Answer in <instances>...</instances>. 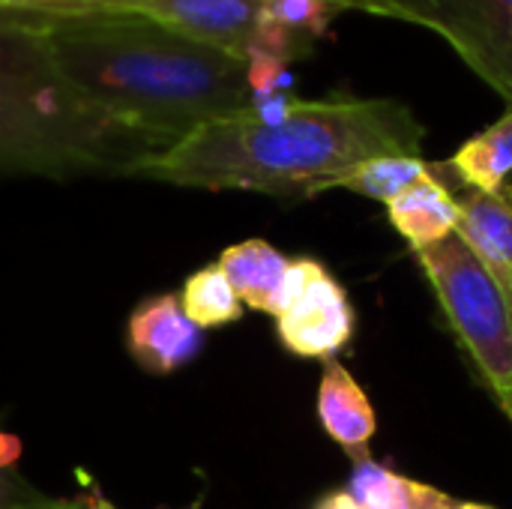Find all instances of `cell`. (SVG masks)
Listing matches in <instances>:
<instances>
[{
    "instance_id": "22",
    "label": "cell",
    "mask_w": 512,
    "mask_h": 509,
    "mask_svg": "<svg viewBox=\"0 0 512 509\" xmlns=\"http://www.w3.org/2000/svg\"><path fill=\"white\" fill-rule=\"evenodd\" d=\"M75 509H117L105 495H102V489L99 486H87V492L84 495H78L75 501Z\"/></svg>"
},
{
    "instance_id": "3",
    "label": "cell",
    "mask_w": 512,
    "mask_h": 509,
    "mask_svg": "<svg viewBox=\"0 0 512 509\" xmlns=\"http://www.w3.org/2000/svg\"><path fill=\"white\" fill-rule=\"evenodd\" d=\"M162 147L84 99L57 72L39 33L0 24V174L132 177Z\"/></svg>"
},
{
    "instance_id": "15",
    "label": "cell",
    "mask_w": 512,
    "mask_h": 509,
    "mask_svg": "<svg viewBox=\"0 0 512 509\" xmlns=\"http://www.w3.org/2000/svg\"><path fill=\"white\" fill-rule=\"evenodd\" d=\"M432 168H435V162H426L423 156H399V153L375 156V159H366L363 165L351 168L345 177H339L333 189H348L354 195L390 204L405 189H411L417 180L429 177Z\"/></svg>"
},
{
    "instance_id": "4",
    "label": "cell",
    "mask_w": 512,
    "mask_h": 509,
    "mask_svg": "<svg viewBox=\"0 0 512 509\" xmlns=\"http://www.w3.org/2000/svg\"><path fill=\"white\" fill-rule=\"evenodd\" d=\"M417 261L465 354L504 411L512 402V297L459 234L420 249Z\"/></svg>"
},
{
    "instance_id": "5",
    "label": "cell",
    "mask_w": 512,
    "mask_h": 509,
    "mask_svg": "<svg viewBox=\"0 0 512 509\" xmlns=\"http://www.w3.org/2000/svg\"><path fill=\"white\" fill-rule=\"evenodd\" d=\"M60 21H141L249 57L261 36L264 0H45L0 9V24Z\"/></svg>"
},
{
    "instance_id": "23",
    "label": "cell",
    "mask_w": 512,
    "mask_h": 509,
    "mask_svg": "<svg viewBox=\"0 0 512 509\" xmlns=\"http://www.w3.org/2000/svg\"><path fill=\"white\" fill-rule=\"evenodd\" d=\"M24 509H75L72 501H39V504H33V507H24Z\"/></svg>"
},
{
    "instance_id": "26",
    "label": "cell",
    "mask_w": 512,
    "mask_h": 509,
    "mask_svg": "<svg viewBox=\"0 0 512 509\" xmlns=\"http://www.w3.org/2000/svg\"><path fill=\"white\" fill-rule=\"evenodd\" d=\"M408 3H411V6H417V9H420V0H408ZM420 15H423V12H420ZM423 18H426V15H423ZM426 24H429V21H426Z\"/></svg>"
},
{
    "instance_id": "7",
    "label": "cell",
    "mask_w": 512,
    "mask_h": 509,
    "mask_svg": "<svg viewBox=\"0 0 512 509\" xmlns=\"http://www.w3.org/2000/svg\"><path fill=\"white\" fill-rule=\"evenodd\" d=\"M357 315L345 285L324 267L276 318L279 345L303 360H336L354 339Z\"/></svg>"
},
{
    "instance_id": "21",
    "label": "cell",
    "mask_w": 512,
    "mask_h": 509,
    "mask_svg": "<svg viewBox=\"0 0 512 509\" xmlns=\"http://www.w3.org/2000/svg\"><path fill=\"white\" fill-rule=\"evenodd\" d=\"M312 509H360V504L351 498V492H348V489H333V492L321 495Z\"/></svg>"
},
{
    "instance_id": "24",
    "label": "cell",
    "mask_w": 512,
    "mask_h": 509,
    "mask_svg": "<svg viewBox=\"0 0 512 509\" xmlns=\"http://www.w3.org/2000/svg\"><path fill=\"white\" fill-rule=\"evenodd\" d=\"M27 3H45V0H0V9L3 6H27Z\"/></svg>"
},
{
    "instance_id": "6",
    "label": "cell",
    "mask_w": 512,
    "mask_h": 509,
    "mask_svg": "<svg viewBox=\"0 0 512 509\" xmlns=\"http://www.w3.org/2000/svg\"><path fill=\"white\" fill-rule=\"evenodd\" d=\"M429 30L512 108V0H420Z\"/></svg>"
},
{
    "instance_id": "14",
    "label": "cell",
    "mask_w": 512,
    "mask_h": 509,
    "mask_svg": "<svg viewBox=\"0 0 512 509\" xmlns=\"http://www.w3.org/2000/svg\"><path fill=\"white\" fill-rule=\"evenodd\" d=\"M447 168L465 192H501L512 180V108L483 132L462 141Z\"/></svg>"
},
{
    "instance_id": "18",
    "label": "cell",
    "mask_w": 512,
    "mask_h": 509,
    "mask_svg": "<svg viewBox=\"0 0 512 509\" xmlns=\"http://www.w3.org/2000/svg\"><path fill=\"white\" fill-rule=\"evenodd\" d=\"M336 6L345 12H360V15H372V18H387V21H402V24H414L429 30L426 18L420 15L417 6H411L408 0H336Z\"/></svg>"
},
{
    "instance_id": "11",
    "label": "cell",
    "mask_w": 512,
    "mask_h": 509,
    "mask_svg": "<svg viewBox=\"0 0 512 509\" xmlns=\"http://www.w3.org/2000/svg\"><path fill=\"white\" fill-rule=\"evenodd\" d=\"M387 219L411 243V249L420 252L456 234L462 207L435 165L429 177L417 180L387 204Z\"/></svg>"
},
{
    "instance_id": "8",
    "label": "cell",
    "mask_w": 512,
    "mask_h": 509,
    "mask_svg": "<svg viewBox=\"0 0 512 509\" xmlns=\"http://www.w3.org/2000/svg\"><path fill=\"white\" fill-rule=\"evenodd\" d=\"M204 330L195 327L177 294L141 300L126 321V351L147 375H174L198 360Z\"/></svg>"
},
{
    "instance_id": "19",
    "label": "cell",
    "mask_w": 512,
    "mask_h": 509,
    "mask_svg": "<svg viewBox=\"0 0 512 509\" xmlns=\"http://www.w3.org/2000/svg\"><path fill=\"white\" fill-rule=\"evenodd\" d=\"M45 501L27 480H21L15 471H0V509H24Z\"/></svg>"
},
{
    "instance_id": "27",
    "label": "cell",
    "mask_w": 512,
    "mask_h": 509,
    "mask_svg": "<svg viewBox=\"0 0 512 509\" xmlns=\"http://www.w3.org/2000/svg\"><path fill=\"white\" fill-rule=\"evenodd\" d=\"M504 414L510 417V423H512V402H510V405H507V408H504Z\"/></svg>"
},
{
    "instance_id": "13",
    "label": "cell",
    "mask_w": 512,
    "mask_h": 509,
    "mask_svg": "<svg viewBox=\"0 0 512 509\" xmlns=\"http://www.w3.org/2000/svg\"><path fill=\"white\" fill-rule=\"evenodd\" d=\"M360 509H456L459 501L444 489L399 474L375 459L357 462L348 486Z\"/></svg>"
},
{
    "instance_id": "20",
    "label": "cell",
    "mask_w": 512,
    "mask_h": 509,
    "mask_svg": "<svg viewBox=\"0 0 512 509\" xmlns=\"http://www.w3.org/2000/svg\"><path fill=\"white\" fill-rule=\"evenodd\" d=\"M21 438L12 432H0V471H15L21 459Z\"/></svg>"
},
{
    "instance_id": "10",
    "label": "cell",
    "mask_w": 512,
    "mask_h": 509,
    "mask_svg": "<svg viewBox=\"0 0 512 509\" xmlns=\"http://www.w3.org/2000/svg\"><path fill=\"white\" fill-rule=\"evenodd\" d=\"M462 219L456 234L468 243L477 261L512 297V198L501 192H465L459 198Z\"/></svg>"
},
{
    "instance_id": "25",
    "label": "cell",
    "mask_w": 512,
    "mask_h": 509,
    "mask_svg": "<svg viewBox=\"0 0 512 509\" xmlns=\"http://www.w3.org/2000/svg\"><path fill=\"white\" fill-rule=\"evenodd\" d=\"M456 509H495V507H489V504H474V501H465V504L459 501V507Z\"/></svg>"
},
{
    "instance_id": "28",
    "label": "cell",
    "mask_w": 512,
    "mask_h": 509,
    "mask_svg": "<svg viewBox=\"0 0 512 509\" xmlns=\"http://www.w3.org/2000/svg\"><path fill=\"white\" fill-rule=\"evenodd\" d=\"M504 189H507V192H510V198H512V180H510V183H507V186H504Z\"/></svg>"
},
{
    "instance_id": "17",
    "label": "cell",
    "mask_w": 512,
    "mask_h": 509,
    "mask_svg": "<svg viewBox=\"0 0 512 509\" xmlns=\"http://www.w3.org/2000/svg\"><path fill=\"white\" fill-rule=\"evenodd\" d=\"M339 15L342 9L336 0H264V18L309 48H315V42L330 33Z\"/></svg>"
},
{
    "instance_id": "16",
    "label": "cell",
    "mask_w": 512,
    "mask_h": 509,
    "mask_svg": "<svg viewBox=\"0 0 512 509\" xmlns=\"http://www.w3.org/2000/svg\"><path fill=\"white\" fill-rule=\"evenodd\" d=\"M177 297H180L186 318L201 330L228 327L243 318V303L234 294L225 273L219 270V264H207V267L195 270L183 282V291Z\"/></svg>"
},
{
    "instance_id": "12",
    "label": "cell",
    "mask_w": 512,
    "mask_h": 509,
    "mask_svg": "<svg viewBox=\"0 0 512 509\" xmlns=\"http://www.w3.org/2000/svg\"><path fill=\"white\" fill-rule=\"evenodd\" d=\"M288 261L291 258H285L273 243L252 237V240L228 246L216 264L231 282L240 303H246L255 312L273 315L279 288L288 273Z\"/></svg>"
},
{
    "instance_id": "9",
    "label": "cell",
    "mask_w": 512,
    "mask_h": 509,
    "mask_svg": "<svg viewBox=\"0 0 512 509\" xmlns=\"http://www.w3.org/2000/svg\"><path fill=\"white\" fill-rule=\"evenodd\" d=\"M315 411L324 435L336 447H342L354 465L372 459L369 447L378 435V414L366 390L339 360H327L321 372Z\"/></svg>"
},
{
    "instance_id": "2",
    "label": "cell",
    "mask_w": 512,
    "mask_h": 509,
    "mask_svg": "<svg viewBox=\"0 0 512 509\" xmlns=\"http://www.w3.org/2000/svg\"><path fill=\"white\" fill-rule=\"evenodd\" d=\"M39 33L57 72L114 120L165 147L252 105L246 57L141 21H60Z\"/></svg>"
},
{
    "instance_id": "1",
    "label": "cell",
    "mask_w": 512,
    "mask_h": 509,
    "mask_svg": "<svg viewBox=\"0 0 512 509\" xmlns=\"http://www.w3.org/2000/svg\"><path fill=\"white\" fill-rule=\"evenodd\" d=\"M426 126L390 96L297 99L294 93L210 120L159 153L132 177L210 192L315 198L375 156H423Z\"/></svg>"
}]
</instances>
